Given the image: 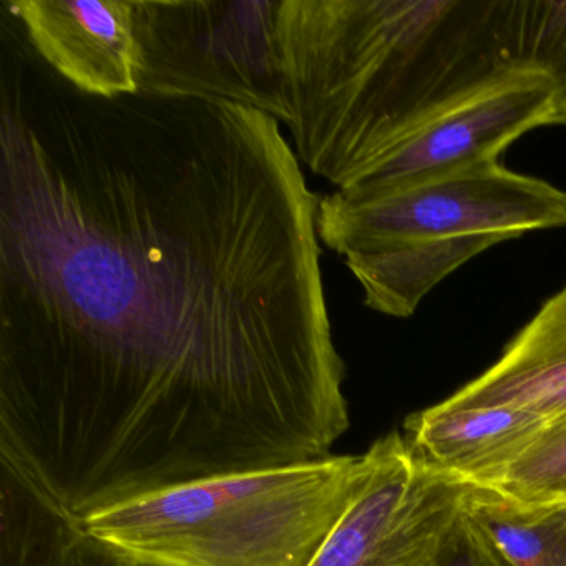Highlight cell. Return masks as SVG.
<instances>
[{
  "mask_svg": "<svg viewBox=\"0 0 566 566\" xmlns=\"http://www.w3.org/2000/svg\"><path fill=\"white\" fill-rule=\"evenodd\" d=\"M319 198L264 112L107 101L9 49L0 469L81 523L329 457L350 417Z\"/></svg>",
  "mask_w": 566,
  "mask_h": 566,
  "instance_id": "obj_1",
  "label": "cell"
},
{
  "mask_svg": "<svg viewBox=\"0 0 566 566\" xmlns=\"http://www.w3.org/2000/svg\"><path fill=\"white\" fill-rule=\"evenodd\" d=\"M506 0H281L286 107L301 164L350 187L450 112L523 72Z\"/></svg>",
  "mask_w": 566,
  "mask_h": 566,
  "instance_id": "obj_2",
  "label": "cell"
},
{
  "mask_svg": "<svg viewBox=\"0 0 566 566\" xmlns=\"http://www.w3.org/2000/svg\"><path fill=\"white\" fill-rule=\"evenodd\" d=\"M566 230V190L489 161L390 193L319 198L317 233L369 310L409 319L460 268L535 231Z\"/></svg>",
  "mask_w": 566,
  "mask_h": 566,
  "instance_id": "obj_3",
  "label": "cell"
},
{
  "mask_svg": "<svg viewBox=\"0 0 566 566\" xmlns=\"http://www.w3.org/2000/svg\"><path fill=\"white\" fill-rule=\"evenodd\" d=\"M333 455L214 476L82 520L88 536L145 566H307L369 473Z\"/></svg>",
  "mask_w": 566,
  "mask_h": 566,
  "instance_id": "obj_4",
  "label": "cell"
},
{
  "mask_svg": "<svg viewBox=\"0 0 566 566\" xmlns=\"http://www.w3.org/2000/svg\"><path fill=\"white\" fill-rule=\"evenodd\" d=\"M140 94L218 98L287 125L281 0H134Z\"/></svg>",
  "mask_w": 566,
  "mask_h": 566,
  "instance_id": "obj_5",
  "label": "cell"
},
{
  "mask_svg": "<svg viewBox=\"0 0 566 566\" xmlns=\"http://www.w3.org/2000/svg\"><path fill=\"white\" fill-rule=\"evenodd\" d=\"M366 452L363 486L307 566H433L472 485L423 462L397 430Z\"/></svg>",
  "mask_w": 566,
  "mask_h": 566,
  "instance_id": "obj_6",
  "label": "cell"
},
{
  "mask_svg": "<svg viewBox=\"0 0 566 566\" xmlns=\"http://www.w3.org/2000/svg\"><path fill=\"white\" fill-rule=\"evenodd\" d=\"M556 125L552 85L542 74L518 78L450 112L339 190L353 198L390 193L442 175L500 160L518 138Z\"/></svg>",
  "mask_w": 566,
  "mask_h": 566,
  "instance_id": "obj_7",
  "label": "cell"
},
{
  "mask_svg": "<svg viewBox=\"0 0 566 566\" xmlns=\"http://www.w3.org/2000/svg\"><path fill=\"white\" fill-rule=\"evenodd\" d=\"M34 54L82 94H140L134 0H6Z\"/></svg>",
  "mask_w": 566,
  "mask_h": 566,
  "instance_id": "obj_8",
  "label": "cell"
},
{
  "mask_svg": "<svg viewBox=\"0 0 566 566\" xmlns=\"http://www.w3.org/2000/svg\"><path fill=\"white\" fill-rule=\"evenodd\" d=\"M442 403L518 407L546 419L565 412L566 283L506 343L492 366Z\"/></svg>",
  "mask_w": 566,
  "mask_h": 566,
  "instance_id": "obj_9",
  "label": "cell"
},
{
  "mask_svg": "<svg viewBox=\"0 0 566 566\" xmlns=\"http://www.w3.org/2000/svg\"><path fill=\"white\" fill-rule=\"evenodd\" d=\"M545 422L546 417L518 407L439 402L410 413L403 436L423 462L473 485L515 459Z\"/></svg>",
  "mask_w": 566,
  "mask_h": 566,
  "instance_id": "obj_10",
  "label": "cell"
},
{
  "mask_svg": "<svg viewBox=\"0 0 566 566\" xmlns=\"http://www.w3.org/2000/svg\"><path fill=\"white\" fill-rule=\"evenodd\" d=\"M465 513L510 566H566V505H532L472 485Z\"/></svg>",
  "mask_w": 566,
  "mask_h": 566,
  "instance_id": "obj_11",
  "label": "cell"
},
{
  "mask_svg": "<svg viewBox=\"0 0 566 566\" xmlns=\"http://www.w3.org/2000/svg\"><path fill=\"white\" fill-rule=\"evenodd\" d=\"M505 41L516 69L552 85L556 125L566 127V0H506Z\"/></svg>",
  "mask_w": 566,
  "mask_h": 566,
  "instance_id": "obj_12",
  "label": "cell"
},
{
  "mask_svg": "<svg viewBox=\"0 0 566 566\" xmlns=\"http://www.w3.org/2000/svg\"><path fill=\"white\" fill-rule=\"evenodd\" d=\"M69 516L0 469V565L57 566Z\"/></svg>",
  "mask_w": 566,
  "mask_h": 566,
  "instance_id": "obj_13",
  "label": "cell"
},
{
  "mask_svg": "<svg viewBox=\"0 0 566 566\" xmlns=\"http://www.w3.org/2000/svg\"><path fill=\"white\" fill-rule=\"evenodd\" d=\"M473 486L532 505H566V410L548 417L515 459Z\"/></svg>",
  "mask_w": 566,
  "mask_h": 566,
  "instance_id": "obj_14",
  "label": "cell"
},
{
  "mask_svg": "<svg viewBox=\"0 0 566 566\" xmlns=\"http://www.w3.org/2000/svg\"><path fill=\"white\" fill-rule=\"evenodd\" d=\"M433 566H510L485 533L467 515L453 523Z\"/></svg>",
  "mask_w": 566,
  "mask_h": 566,
  "instance_id": "obj_15",
  "label": "cell"
},
{
  "mask_svg": "<svg viewBox=\"0 0 566 566\" xmlns=\"http://www.w3.org/2000/svg\"><path fill=\"white\" fill-rule=\"evenodd\" d=\"M57 566H145L130 562L114 549L98 543L82 530L81 523L69 518L62 533Z\"/></svg>",
  "mask_w": 566,
  "mask_h": 566,
  "instance_id": "obj_16",
  "label": "cell"
}]
</instances>
